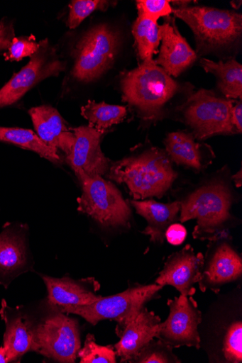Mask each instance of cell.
<instances>
[{
  "label": "cell",
  "mask_w": 242,
  "mask_h": 363,
  "mask_svg": "<svg viewBox=\"0 0 242 363\" xmlns=\"http://www.w3.org/2000/svg\"><path fill=\"white\" fill-rule=\"evenodd\" d=\"M107 175L124 184L134 201L163 197L177 178L167 153L156 147L114 163Z\"/></svg>",
  "instance_id": "6da1fadb"
},
{
  "label": "cell",
  "mask_w": 242,
  "mask_h": 363,
  "mask_svg": "<svg viewBox=\"0 0 242 363\" xmlns=\"http://www.w3.org/2000/svg\"><path fill=\"white\" fill-rule=\"evenodd\" d=\"M124 102L134 107L145 120L163 117V108L183 86L172 78L154 60H149L121 79Z\"/></svg>",
  "instance_id": "7a4b0ae2"
},
{
  "label": "cell",
  "mask_w": 242,
  "mask_h": 363,
  "mask_svg": "<svg viewBox=\"0 0 242 363\" xmlns=\"http://www.w3.org/2000/svg\"><path fill=\"white\" fill-rule=\"evenodd\" d=\"M181 202L179 220L185 223L197 220L194 239L217 241L227 240L226 223L231 218L232 196L222 183L207 184L190 194Z\"/></svg>",
  "instance_id": "3957f363"
},
{
  "label": "cell",
  "mask_w": 242,
  "mask_h": 363,
  "mask_svg": "<svg viewBox=\"0 0 242 363\" xmlns=\"http://www.w3.org/2000/svg\"><path fill=\"white\" fill-rule=\"evenodd\" d=\"M172 13L192 30L197 55H202L231 48L241 40L242 15L231 11L209 7H177Z\"/></svg>",
  "instance_id": "277c9868"
},
{
  "label": "cell",
  "mask_w": 242,
  "mask_h": 363,
  "mask_svg": "<svg viewBox=\"0 0 242 363\" xmlns=\"http://www.w3.org/2000/svg\"><path fill=\"white\" fill-rule=\"evenodd\" d=\"M163 288L156 284H136L117 294L106 298L101 296L89 305L56 308L62 313L79 315L93 325L103 320H114L117 323L116 333L120 337L128 325L145 308L146 304L158 298V293Z\"/></svg>",
  "instance_id": "5b68a950"
},
{
  "label": "cell",
  "mask_w": 242,
  "mask_h": 363,
  "mask_svg": "<svg viewBox=\"0 0 242 363\" xmlns=\"http://www.w3.org/2000/svg\"><path fill=\"white\" fill-rule=\"evenodd\" d=\"M46 310L34 319L31 351L55 362H75L82 348L78 320L48 303Z\"/></svg>",
  "instance_id": "8992f818"
},
{
  "label": "cell",
  "mask_w": 242,
  "mask_h": 363,
  "mask_svg": "<svg viewBox=\"0 0 242 363\" xmlns=\"http://www.w3.org/2000/svg\"><path fill=\"white\" fill-rule=\"evenodd\" d=\"M119 45V35L113 28L107 24L92 27L79 40L74 50V78L84 83L100 78L112 67Z\"/></svg>",
  "instance_id": "52a82bcc"
},
{
  "label": "cell",
  "mask_w": 242,
  "mask_h": 363,
  "mask_svg": "<svg viewBox=\"0 0 242 363\" xmlns=\"http://www.w3.org/2000/svg\"><path fill=\"white\" fill-rule=\"evenodd\" d=\"M78 211L105 228H130L131 208L120 191L102 177H84Z\"/></svg>",
  "instance_id": "ba28073f"
},
{
  "label": "cell",
  "mask_w": 242,
  "mask_h": 363,
  "mask_svg": "<svg viewBox=\"0 0 242 363\" xmlns=\"http://www.w3.org/2000/svg\"><path fill=\"white\" fill-rule=\"evenodd\" d=\"M233 101L202 89L192 94L180 108L183 121L199 140L219 135H234L231 123Z\"/></svg>",
  "instance_id": "9c48e42d"
},
{
  "label": "cell",
  "mask_w": 242,
  "mask_h": 363,
  "mask_svg": "<svg viewBox=\"0 0 242 363\" xmlns=\"http://www.w3.org/2000/svg\"><path fill=\"white\" fill-rule=\"evenodd\" d=\"M169 315L158 326L156 338L171 348H200L199 325L202 313L192 296H176L167 302Z\"/></svg>",
  "instance_id": "30bf717a"
},
{
  "label": "cell",
  "mask_w": 242,
  "mask_h": 363,
  "mask_svg": "<svg viewBox=\"0 0 242 363\" xmlns=\"http://www.w3.org/2000/svg\"><path fill=\"white\" fill-rule=\"evenodd\" d=\"M40 43V48L31 57L29 62L0 89V109L13 105L32 87L64 71V63L49 45L48 40Z\"/></svg>",
  "instance_id": "8fae6325"
},
{
  "label": "cell",
  "mask_w": 242,
  "mask_h": 363,
  "mask_svg": "<svg viewBox=\"0 0 242 363\" xmlns=\"http://www.w3.org/2000/svg\"><path fill=\"white\" fill-rule=\"evenodd\" d=\"M27 224L7 223L0 233V285L8 289L21 275L33 272Z\"/></svg>",
  "instance_id": "7c38bea8"
},
{
  "label": "cell",
  "mask_w": 242,
  "mask_h": 363,
  "mask_svg": "<svg viewBox=\"0 0 242 363\" xmlns=\"http://www.w3.org/2000/svg\"><path fill=\"white\" fill-rule=\"evenodd\" d=\"M74 132L75 143L66 160L78 179L107 175L111 164L101 150L104 134L89 125L75 128Z\"/></svg>",
  "instance_id": "4fadbf2b"
},
{
  "label": "cell",
  "mask_w": 242,
  "mask_h": 363,
  "mask_svg": "<svg viewBox=\"0 0 242 363\" xmlns=\"http://www.w3.org/2000/svg\"><path fill=\"white\" fill-rule=\"evenodd\" d=\"M204 261L203 255L196 254L188 245L167 257L155 284L163 287L174 286L183 296H193L196 292L194 286L201 279Z\"/></svg>",
  "instance_id": "5bb4252c"
},
{
  "label": "cell",
  "mask_w": 242,
  "mask_h": 363,
  "mask_svg": "<svg viewBox=\"0 0 242 363\" xmlns=\"http://www.w3.org/2000/svg\"><path fill=\"white\" fill-rule=\"evenodd\" d=\"M218 245L210 257H204L201 279L202 292L211 289L218 294L224 285L238 280L242 274L241 256L226 242Z\"/></svg>",
  "instance_id": "9a60e30c"
},
{
  "label": "cell",
  "mask_w": 242,
  "mask_h": 363,
  "mask_svg": "<svg viewBox=\"0 0 242 363\" xmlns=\"http://www.w3.org/2000/svg\"><path fill=\"white\" fill-rule=\"evenodd\" d=\"M160 29L161 47L155 62L170 77L177 78L193 65L198 56L180 34L175 19L167 18Z\"/></svg>",
  "instance_id": "2e32d148"
},
{
  "label": "cell",
  "mask_w": 242,
  "mask_h": 363,
  "mask_svg": "<svg viewBox=\"0 0 242 363\" xmlns=\"http://www.w3.org/2000/svg\"><path fill=\"white\" fill-rule=\"evenodd\" d=\"M40 276L48 290L47 303L55 307L89 305L101 298L97 294L100 284L94 278L75 280L68 277Z\"/></svg>",
  "instance_id": "e0dca14e"
},
{
  "label": "cell",
  "mask_w": 242,
  "mask_h": 363,
  "mask_svg": "<svg viewBox=\"0 0 242 363\" xmlns=\"http://www.w3.org/2000/svg\"><path fill=\"white\" fill-rule=\"evenodd\" d=\"M160 318L145 307L132 320L114 345L121 362H132L138 354L156 338Z\"/></svg>",
  "instance_id": "ac0fdd59"
},
{
  "label": "cell",
  "mask_w": 242,
  "mask_h": 363,
  "mask_svg": "<svg viewBox=\"0 0 242 363\" xmlns=\"http://www.w3.org/2000/svg\"><path fill=\"white\" fill-rule=\"evenodd\" d=\"M37 135L48 146L71 153L75 143L74 129L69 127L58 111L50 106L33 108L29 111Z\"/></svg>",
  "instance_id": "d6986e66"
},
{
  "label": "cell",
  "mask_w": 242,
  "mask_h": 363,
  "mask_svg": "<svg viewBox=\"0 0 242 363\" xmlns=\"http://www.w3.org/2000/svg\"><path fill=\"white\" fill-rule=\"evenodd\" d=\"M0 317L6 323L4 346L8 350L11 362H18L31 350L34 318L23 308L10 307L3 300Z\"/></svg>",
  "instance_id": "ffe728a7"
},
{
  "label": "cell",
  "mask_w": 242,
  "mask_h": 363,
  "mask_svg": "<svg viewBox=\"0 0 242 363\" xmlns=\"http://www.w3.org/2000/svg\"><path fill=\"white\" fill-rule=\"evenodd\" d=\"M130 203L136 213L143 216L148 222V226L142 233L149 236L152 242L163 243L167 228L179 220L181 202L164 204L153 200H133Z\"/></svg>",
  "instance_id": "44dd1931"
},
{
  "label": "cell",
  "mask_w": 242,
  "mask_h": 363,
  "mask_svg": "<svg viewBox=\"0 0 242 363\" xmlns=\"http://www.w3.org/2000/svg\"><path fill=\"white\" fill-rule=\"evenodd\" d=\"M192 134L185 131L172 132L164 140L165 152L171 161L194 171H202L207 160L203 154L204 145L195 141Z\"/></svg>",
  "instance_id": "7402d4cb"
},
{
  "label": "cell",
  "mask_w": 242,
  "mask_h": 363,
  "mask_svg": "<svg viewBox=\"0 0 242 363\" xmlns=\"http://www.w3.org/2000/svg\"><path fill=\"white\" fill-rule=\"evenodd\" d=\"M199 63L207 72L217 78L218 87L229 100L241 101L242 99V66L234 58L226 61L202 58Z\"/></svg>",
  "instance_id": "603a6c76"
},
{
  "label": "cell",
  "mask_w": 242,
  "mask_h": 363,
  "mask_svg": "<svg viewBox=\"0 0 242 363\" xmlns=\"http://www.w3.org/2000/svg\"><path fill=\"white\" fill-rule=\"evenodd\" d=\"M0 142L35 152L54 163L61 162L58 151L46 145L35 132L30 129L0 126Z\"/></svg>",
  "instance_id": "cb8c5ba5"
},
{
  "label": "cell",
  "mask_w": 242,
  "mask_h": 363,
  "mask_svg": "<svg viewBox=\"0 0 242 363\" xmlns=\"http://www.w3.org/2000/svg\"><path fill=\"white\" fill-rule=\"evenodd\" d=\"M127 114L126 107L109 105L104 102L97 104L89 101L88 104L82 108V115L89 121V126L103 134L113 125L123 121Z\"/></svg>",
  "instance_id": "d4e9b609"
},
{
  "label": "cell",
  "mask_w": 242,
  "mask_h": 363,
  "mask_svg": "<svg viewBox=\"0 0 242 363\" xmlns=\"http://www.w3.org/2000/svg\"><path fill=\"white\" fill-rule=\"evenodd\" d=\"M138 55L144 62L153 60L158 53L161 41V29L158 23L138 16L132 28Z\"/></svg>",
  "instance_id": "484cf974"
},
{
  "label": "cell",
  "mask_w": 242,
  "mask_h": 363,
  "mask_svg": "<svg viewBox=\"0 0 242 363\" xmlns=\"http://www.w3.org/2000/svg\"><path fill=\"white\" fill-rule=\"evenodd\" d=\"M81 363H116V352L114 346H101L96 343L93 335L89 334L84 345L79 352Z\"/></svg>",
  "instance_id": "4316f807"
},
{
  "label": "cell",
  "mask_w": 242,
  "mask_h": 363,
  "mask_svg": "<svg viewBox=\"0 0 242 363\" xmlns=\"http://www.w3.org/2000/svg\"><path fill=\"white\" fill-rule=\"evenodd\" d=\"M139 363H180L181 360L172 352V348L160 340H153L133 359Z\"/></svg>",
  "instance_id": "83f0119b"
},
{
  "label": "cell",
  "mask_w": 242,
  "mask_h": 363,
  "mask_svg": "<svg viewBox=\"0 0 242 363\" xmlns=\"http://www.w3.org/2000/svg\"><path fill=\"white\" fill-rule=\"evenodd\" d=\"M111 2L105 0H75L72 1L69 8L70 13L67 20L69 28H77L84 20L96 11H106L111 6Z\"/></svg>",
  "instance_id": "f1b7e54d"
},
{
  "label": "cell",
  "mask_w": 242,
  "mask_h": 363,
  "mask_svg": "<svg viewBox=\"0 0 242 363\" xmlns=\"http://www.w3.org/2000/svg\"><path fill=\"white\" fill-rule=\"evenodd\" d=\"M242 323L236 320L226 330L222 347V353L226 362L241 363L242 362Z\"/></svg>",
  "instance_id": "f546056e"
},
{
  "label": "cell",
  "mask_w": 242,
  "mask_h": 363,
  "mask_svg": "<svg viewBox=\"0 0 242 363\" xmlns=\"http://www.w3.org/2000/svg\"><path fill=\"white\" fill-rule=\"evenodd\" d=\"M138 16L150 20L154 23L162 17L172 13L170 1L167 0H138L136 1Z\"/></svg>",
  "instance_id": "4dcf8cb0"
},
{
  "label": "cell",
  "mask_w": 242,
  "mask_h": 363,
  "mask_svg": "<svg viewBox=\"0 0 242 363\" xmlns=\"http://www.w3.org/2000/svg\"><path fill=\"white\" fill-rule=\"evenodd\" d=\"M41 43H37L33 38H15L6 55L7 60L21 61L26 57H31L40 48Z\"/></svg>",
  "instance_id": "1f68e13d"
},
{
  "label": "cell",
  "mask_w": 242,
  "mask_h": 363,
  "mask_svg": "<svg viewBox=\"0 0 242 363\" xmlns=\"http://www.w3.org/2000/svg\"><path fill=\"white\" fill-rule=\"evenodd\" d=\"M187 235V229L180 223L170 225L165 233V239L172 245H182Z\"/></svg>",
  "instance_id": "d6a6232c"
},
{
  "label": "cell",
  "mask_w": 242,
  "mask_h": 363,
  "mask_svg": "<svg viewBox=\"0 0 242 363\" xmlns=\"http://www.w3.org/2000/svg\"><path fill=\"white\" fill-rule=\"evenodd\" d=\"M14 38L13 26L4 21H0V51L9 50Z\"/></svg>",
  "instance_id": "836d02e7"
},
{
  "label": "cell",
  "mask_w": 242,
  "mask_h": 363,
  "mask_svg": "<svg viewBox=\"0 0 242 363\" xmlns=\"http://www.w3.org/2000/svg\"><path fill=\"white\" fill-rule=\"evenodd\" d=\"M231 123L236 134L242 131V104L241 101H234L231 108Z\"/></svg>",
  "instance_id": "e575fe53"
},
{
  "label": "cell",
  "mask_w": 242,
  "mask_h": 363,
  "mask_svg": "<svg viewBox=\"0 0 242 363\" xmlns=\"http://www.w3.org/2000/svg\"><path fill=\"white\" fill-rule=\"evenodd\" d=\"M11 357L8 350L4 347H0V363L11 362Z\"/></svg>",
  "instance_id": "d590c367"
},
{
  "label": "cell",
  "mask_w": 242,
  "mask_h": 363,
  "mask_svg": "<svg viewBox=\"0 0 242 363\" xmlns=\"http://www.w3.org/2000/svg\"><path fill=\"white\" fill-rule=\"evenodd\" d=\"M236 186L238 188L241 186L242 178H241V170H240L237 174H236L232 177Z\"/></svg>",
  "instance_id": "8d00e7d4"
}]
</instances>
